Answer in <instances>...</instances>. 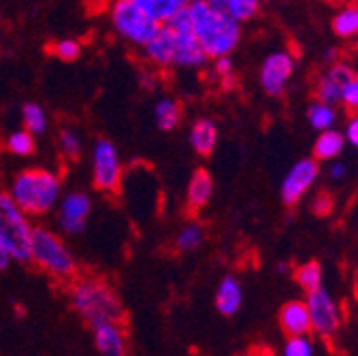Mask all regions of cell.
Listing matches in <instances>:
<instances>
[{"mask_svg": "<svg viewBox=\"0 0 358 356\" xmlns=\"http://www.w3.org/2000/svg\"><path fill=\"white\" fill-rule=\"evenodd\" d=\"M186 9L190 15L192 32L196 34L205 54L211 60L220 56H233L241 43L243 24H239L229 13L215 9L209 0H192L186 5Z\"/></svg>", "mask_w": 358, "mask_h": 356, "instance_id": "cell-1", "label": "cell"}, {"mask_svg": "<svg viewBox=\"0 0 358 356\" xmlns=\"http://www.w3.org/2000/svg\"><path fill=\"white\" fill-rule=\"evenodd\" d=\"M9 194L26 215L43 218L56 209L62 197V180L56 171L30 166L13 177Z\"/></svg>", "mask_w": 358, "mask_h": 356, "instance_id": "cell-2", "label": "cell"}, {"mask_svg": "<svg viewBox=\"0 0 358 356\" xmlns=\"http://www.w3.org/2000/svg\"><path fill=\"white\" fill-rule=\"evenodd\" d=\"M71 307L75 314L94 327L105 320H122L124 307L115 290L99 278H81L71 286Z\"/></svg>", "mask_w": 358, "mask_h": 356, "instance_id": "cell-3", "label": "cell"}, {"mask_svg": "<svg viewBox=\"0 0 358 356\" xmlns=\"http://www.w3.org/2000/svg\"><path fill=\"white\" fill-rule=\"evenodd\" d=\"M30 262L43 269L50 278L58 282H73L77 276V258L73 250L64 243V239L48 229L34 227L30 239Z\"/></svg>", "mask_w": 358, "mask_h": 356, "instance_id": "cell-4", "label": "cell"}, {"mask_svg": "<svg viewBox=\"0 0 358 356\" xmlns=\"http://www.w3.org/2000/svg\"><path fill=\"white\" fill-rule=\"evenodd\" d=\"M32 222L9 192H0V241L7 245L13 260L30 262V239H32Z\"/></svg>", "mask_w": 358, "mask_h": 356, "instance_id": "cell-5", "label": "cell"}, {"mask_svg": "<svg viewBox=\"0 0 358 356\" xmlns=\"http://www.w3.org/2000/svg\"><path fill=\"white\" fill-rule=\"evenodd\" d=\"M109 20L115 34L134 48H141L160 26L154 20H150L134 0H111Z\"/></svg>", "mask_w": 358, "mask_h": 356, "instance_id": "cell-6", "label": "cell"}, {"mask_svg": "<svg viewBox=\"0 0 358 356\" xmlns=\"http://www.w3.org/2000/svg\"><path fill=\"white\" fill-rule=\"evenodd\" d=\"M166 24L173 30V38H175L173 66H177V69H192V71L205 69L211 62V58L205 54V50L199 43L196 34L192 32L188 9L186 7L179 9Z\"/></svg>", "mask_w": 358, "mask_h": 356, "instance_id": "cell-7", "label": "cell"}, {"mask_svg": "<svg viewBox=\"0 0 358 356\" xmlns=\"http://www.w3.org/2000/svg\"><path fill=\"white\" fill-rule=\"evenodd\" d=\"M124 166L120 160V152L113 141L96 139L92 148V184L96 190L113 194L122 186Z\"/></svg>", "mask_w": 358, "mask_h": 356, "instance_id": "cell-8", "label": "cell"}, {"mask_svg": "<svg viewBox=\"0 0 358 356\" xmlns=\"http://www.w3.org/2000/svg\"><path fill=\"white\" fill-rule=\"evenodd\" d=\"M307 311H309V322H311V335L320 339H331L339 327H341V309L333 294L327 288H316L307 292L305 299Z\"/></svg>", "mask_w": 358, "mask_h": 356, "instance_id": "cell-9", "label": "cell"}, {"mask_svg": "<svg viewBox=\"0 0 358 356\" xmlns=\"http://www.w3.org/2000/svg\"><path fill=\"white\" fill-rule=\"evenodd\" d=\"M296 62L288 50H275L268 54L258 69L260 90L266 97H282L294 75Z\"/></svg>", "mask_w": 358, "mask_h": 356, "instance_id": "cell-10", "label": "cell"}, {"mask_svg": "<svg viewBox=\"0 0 358 356\" xmlns=\"http://www.w3.org/2000/svg\"><path fill=\"white\" fill-rule=\"evenodd\" d=\"M92 205H94L92 197L83 190H73V192L62 194L54 209L58 229L69 237L81 235L87 227V218L92 213Z\"/></svg>", "mask_w": 358, "mask_h": 356, "instance_id": "cell-11", "label": "cell"}, {"mask_svg": "<svg viewBox=\"0 0 358 356\" xmlns=\"http://www.w3.org/2000/svg\"><path fill=\"white\" fill-rule=\"evenodd\" d=\"M318 175H320V166H318L316 158L296 160L284 175L282 186H280V197H282L284 205H288V207L296 205L313 188V184L318 182Z\"/></svg>", "mask_w": 358, "mask_h": 356, "instance_id": "cell-12", "label": "cell"}, {"mask_svg": "<svg viewBox=\"0 0 358 356\" xmlns=\"http://www.w3.org/2000/svg\"><path fill=\"white\" fill-rule=\"evenodd\" d=\"M356 75V69L345 62V60H335L327 66V71L318 77L316 87H313V94H316L318 101L329 103V105H339L341 101V92L345 83Z\"/></svg>", "mask_w": 358, "mask_h": 356, "instance_id": "cell-13", "label": "cell"}, {"mask_svg": "<svg viewBox=\"0 0 358 356\" xmlns=\"http://www.w3.org/2000/svg\"><path fill=\"white\" fill-rule=\"evenodd\" d=\"M92 329V343L103 356H124L128 354V335L122 320H105Z\"/></svg>", "mask_w": 358, "mask_h": 356, "instance_id": "cell-14", "label": "cell"}, {"mask_svg": "<svg viewBox=\"0 0 358 356\" xmlns=\"http://www.w3.org/2000/svg\"><path fill=\"white\" fill-rule=\"evenodd\" d=\"M143 58L156 69H171L175 56V38L169 24H160L156 32L141 45Z\"/></svg>", "mask_w": 358, "mask_h": 356, "instance_id": "cell-15", "label": "cell"}, {"mask_svg": "<svg viewBox=\"0 0 358 356\" xmlns=\"http://www.w3.org/2000/svg\"><path fill=\"white\" fill-rule=\"evenodd\" d=\"M280 327L286 335H311V322L305 301H288L280 309Z\"/></svg>", "mask_w": 358, "mask_h": 356, "instance_id": "cell-16", "label": "cell"}, {"mask_svg": "<svg viewBox=\"0 0 358 356\" xmlns=\"http://www.w3.org/2000/svg\"><path fill=\"white\" fill-rule=\"evenodd\" d=\"M213 197V177L207 169H196L190 175V182L186 186V205L190 211H201L209 205Z\"/></svg>", "mask_w": 358, "mask_h": 356, "instance_id": "cell-17", "label": "cell"}, {"mask_svg": "<svg viewBox=\"0 0 358 356\" xmlns=\"http://www.w3.org/2000/svg\"><path fill=\"white\" fill-rule=\"evenodd\" d=\"M243 305V288L235 276H227L215 288V309L222 316H235Z\"/></svg>", "mask_w": 358, "mask_h": 356, "instance_id": "cell-18", "label": "cell"}, {"mask_svg": "<svg viewBox=\"0 0 358 356\" xmlns=\"http://www.w3.org/2000/svg\"><path fill=\"white\" fill-rule=\"evenodd\" d=\"M190 148L199 156H209L217 145V126L211 118H199L190 128Z\"/></svg>", "mask_w": 358, "mask_h": 356, "instance_id": "cell-19", "label": "cell"}, {"mask_svg": "<svg viewBox=\"0 0 358 356\" xmlns=\"http://www.w3.org/2000/svg\"><path fill=\"white\" fill-rule=\"evenodd\" d=\"M343 150H345V137H343V132L335 128L320 130L316 141H313V158L318 162L335 160L343 154Z\"/></svg>", "mask_w": 358, "mask_h": 356, "instance_id": "cell-20", "label": "cell"}, {"mask_svg": "<svg viewBox=\"0 0 358 356\" xmlns=\"http://www.w3.org/2000/svg\"><path fill=\"white\" fill-rule=\"evenodd\" d=\"M184 118V109L182 103L173 97H160L154 105V122L162 132H171L175 130L179 124H182Z\"/></svg>", "mask_w": 358, "mask_h": 356, "instance_id": "cell-21", "label": "cell"}, {"mask_svg": "<svg viewBox=\"0 0 358 356\" xmlns=\"http://www.w3.org/2000/svg\"><path fill=\"white\" fill-rule=\"evenodd\" d=\"M333 32L343 38V41H352L358 36V3H345L331 22Z\"/></svg>", "mask_w": 358, "mask_h": 356, "instance_id": "cell-22", "label": "cell"}, {"mask_svg": "<svg viewBox=\"0 0 358 356\" xmlns=\"http://www.w3.org/2000/svg\"><path fill=\"white\" fill-rule=\"evenodd\" d=\"M209 3L215 9L235 17L239 24H245V22H250V20H254L258 15L262 0H209Z\"/></svg>", "mask_w": 358, "mask_h": 356, "instance_id": "cell-23", "label": "cell"}, {"mask_svg": "<svg viewBox=\"0 0 358 356\" xmlns=\"http://www.w3.org/2000/svg\"><path fill=\"white\" fill-rule=\"evenodd\" d=\"M134 3L156 24H166L179 9H184L188 5L186 0H134Z\"/></svg>", "mask_w": 358, "mask_h": 356, "instance_id": "cell-24", "label": "cell"}, {"mask_svg": "<svg viewBox=\"0 0 358 356\" xmlns=\"http://www.w3.org/2000/svg\"><path fill=\"white\" fill-rule=\"evenodd\" d=\"M22 128L32 132L34 137H41L50 130V115L38 103H26L22 107Z\"/></svg>", "mask_w": 358, "mask_h": 356, "instance_id": "cell-25", "label": "cell"}, {"mask_svg": "<svg viewBox=\"0 0 358 356\" xmlns=\"http://www.w3.org/2000/svg\"><path fill=\"white\" fill-rule=\"evenodd\" d=\"M307 122L313 130H327V128H335L337 124V109L335 105L322 103V101H313L307 107Z\"/></svg>", "mask_w": 358, "mask_h": 356, "instance_id": "cell-26", "label": "cell"}, {"mask_svg": "<svg viewBox=\"0 0 358 356\" xmlns=\"http://www.w3.org/2000/svg\"><path fill=\"white\" fill-rule=\"evenodd\" d=\"M5 150L17 158H28L36 152V137L32 135V132H28L26 128L11 130L5 137Z\"/></svg>", "mask_w": 358, "mask_h": 356, "instance_id": "cell-27", "label": "cell"}, {"mask_svg": "<svg viewBox=\"0 0 358 356\" xmlns=\"http://www.w3.org/2000/svg\"><path fill=\"white\" fill-rule=\"evenodd\" d=\"M203 241H205V229L199 222H188V225H184L175 235V248L177 252H184V254L199 250Z\"/></svg>", "mask_w": 358, "mask_h": 356, "instance_id": "cell-28", "label": "cell"}, {"mask_svg": "<svg viewBox=\"0 0 358 356\" xmlns=\"http://www.w3.org/2000/svg\"><path fill=\"white\" fill-rule=\"evenodd\" d=\"M322 266L320 262L316 260H309V262H303L301 266H296L294 269V280L296 284L305 290V292H311V290H316L322 286Z\"/></svg>", "mask_w": 358, "mask_h": 356, "instance_id": "cell-29", "label": "cell"}, {"mask_svg": "<svg viewBox=\"0 0 358 356\" xmlns=\"http://www.w3.org/2000/svg\"><path fill=\"white\" fill-rule=\"evenodd\" d=\"M58 145H60V152L64 154V158H69V160H79V156L83 152L81 135H79L75 128H69V126L60 130Z\"/></svg>", "mask_w": 358, "mask_h": 356, "instance_id": "cell-30", "label": "cell"}, {"mask_svg": "<svg viewBox=\"0 0 358 356\" xmlns=\"http://www.w3.org/2000/svg\"><path fill=\"white\" fill-rule=\"evenodd\" d=\"M282 354L284 356H313L316 354V341L309 335H286Z\"/></svg>", "mask_w": 358, "mask_h": 356, "instance_id": "cell-31", "label": "cell"}, {"mask_svg": "<svg viewBox=\"0 0 358 356\" xmlns=\"http://www.w3.org/2000/svg\"><path fill=\"white\" fill-rule=\"evenodd\" d=\"M213 75L217 77L220 85L224 90H233L237 85V73H235V62L231 56H220L213 58Z\"/></svg>", "mask_w": 358, "mask_h": 356, "instance_id": "cell-32", "label": "cell"}, {"mask_svg": "<svg viewBox=\"0 0 358 356\" xmlns=\"http://www.w3.org/2000/svg\"><path fill=\"white\" fill-rule=\"evenodd\" d=\"M50 54L62 62H75L81 56V43L77 38H58L50 45Z\"/></svg>", "mask_w": 358, "mask_h": 356, "instance_id": "cell-33", "label": "cell"}, {"mask_svg": "<svg viewBox=\"0 0 358 356\" xmlns=\"http://www.w3.org/2000/svg\"><path fill=\"white\" fill-rule=\"evenodd\" d=\"M339 105H343L350 113H356L358 111V73L345 83L343 92H341Z\"/></svg>", "mask_w": 358, "mask_h": 356, "instance_id": "cell-34", "label": "cell"}, {"mask_svg": "<svg viewBox=\"0 0 358 356\" xmlns=\"http://www.w3.org/2000/svg\"><path fill=\"white\" fill-rule=\"evenodd\" d=\"M333 207H335V201L327 192L316 194V197H313V201H311V211L316 213V215H320V218H327L333 211Z\"/></svg>", "mask_w": 358, "mask_h": 356, "instance_id": "cell-35", "label": "cell"}, {"mask_svg": "<svg viewBox=\"0 0 358 356\" xmlns=\"http://www.w3.org/2000/svg\"><path fill=\"white\" fill-rule=\"evenodd\" d=\"M343 137H345V145H352L354 150H358V111L352 113V118L348 120Z\"/></svg>", "mask_w": 358, "mask_h": 356, "instance_id": "cell-36", "label": "cell"}, {"mask_svg": "<svg viewBox=\"0 0 358 356\" xmlns=\"http://www.w3.org/2000/svg\"><path fill=\"white\" fill-rule=\"evenodd\" d=\"M348 175V166H345V162L343 160H329V177L331 180H335V182H339V180H343V177Z\"/></svg>", "mask_w": 358, "mask_h": 356, "instance_id": "cell-37", "label": "cell"}, {"mask_svg": "<svg viewBox=\"0 0 358 356\" xmlns=\"http://www.w3.org/2000/svg\"><path fill=\"white\" fill-rule=\"evenodd\" d=\"M139 85L143 87V90H148V92L156 90V85H158V77H156V73H152V71H143V73L139 75Z\"/></svg>", "mask_w": 358, "mask_h": 356, "instance_id": "cell-38", "label": "cell"}, {"mask_svg": "<svg viewBox=\"0 0 358 356\" xmlns=\"http://www.w3.org/2000/svg\"><path fill=\"white\" fill-rule=\"evenodd\" d=\"M11 262H13L11 252L7 250V245H5L3 241H0V271H7Z\"/></svg>", "mask_w": 358, "mask_h": 356, "instance_id": "cell-39", "label": "cell"}, {"mask_svg": "<svg viewBox=\"0 0 358 356\" xmlns=\"http://www.w3.org/2000/svg\"><path fill=\"white\" fill-rule=\"evenodd\" d=\"M337 54H339V52H337L335 48H329V50L324 52V62H329V64L335 62V60H337Z\"/></svg>", "mask_w": 358, "mask_h": 356, "instance_id": "cell-40", "label": "cell"}, {"mask_svg": "<svg viewBox=\"0 0 358 356\" xmlns=\"http://www.w3.org/2000/svg\"><path fill=\"white\" fill-rule=\"evenodd\" d=\"M290 271H292V266H290L288 262H280V264H278V273H280V276H288Z\"/></svg>", "mask_w": 358, "mask_h": 356, "instance_id": "cell-41", "label": "cell"}, {"mask_svg": "<svg viewBox=\"0 0 358 356\" xmlns=\"http://www.w3.org/2000/svg\"><path fill=\"white\" fill-rule=\"evenodd\" d=\"M262 3H268V5H275V3H280V0H262Z\"/></svg>", "mask_w": 358, "mask_h": 356, "instance_id": "cell-42", "label": "cell"}, {"mask_svg": "<svg viewBox=\"0 0 358 356\" xmlns=\"http://www.w3.org/2000/svg\"><path fill=\"white\" fill-rule=\"evenodd\" d=\"M345 3H358V0H345Z\"/></svg>", "mask_w": 358, "mask_h": 356, "instance_id": "cell-43", "label": "cell"}, {"mask_svg": "<svg viewBox=\"0 0 358 356\" xmlns=\"http://www.w3.org/2000/svg\"><path fill=\"white\" fill-rule=\"evenodd\" d=\"M327 3H337V0H327Z\"/></svg>", "mask_w": 358, "mask_h": 356, "instance_id": "cell-44", "label": "cell"}, {"mask_svg": "<svg viewBox=\"0 0 358 356\" xmlns=\"http://www.w3.org/2000/svg\"><path fill=\"white\" fill-rule=\"evenodd\" d=\"M356 38H358V36H356ZM356 48H358V45H356Z\"/></svg>", "mask_w": 358, "mask_h": 356, "instance_id": "cell-45", "label": "cell"}, {"mask_svg": "<svg viewBox=\"0 0 358 356\" xmlns=\"http://www.w3.org/2000/svg\"><path fill=\"white\" fill-rule=\"evenodd\" d=\"M190 3H192V0H190Z\"/></svg>", "mask_w": 358, "mask_h": 356, "instance_id": "cell-46", "label": "cell"}]
</instances>
